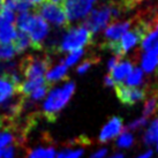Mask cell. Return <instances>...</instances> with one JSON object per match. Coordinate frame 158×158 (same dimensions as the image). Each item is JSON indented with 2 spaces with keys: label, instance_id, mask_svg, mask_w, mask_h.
<instances>
[{
  "label": "cell",
  "instance_id": "obj_1",
  "mask_svg": "<svg viewBox=\"0 0 158 158\" xmlns=\"http://www.w3.org/2000/svg\"><path fill=\"white\" fill-rule=\"evenodd\" d=\"M19 30L26 34L31 42V46L36 50H42L50 35V26L38 14L30 12L19 14L16 19Z\"/></svg>",
  "mask_w": 158,
  "mask_h": 158
},
{
  "label": "cell",
  "instance_id": "obj_2",
  "mask_svg": "<svg viewBox=\"0 0 158 158\" xmlns=\"http://www.w3.org/2000/svg\"><path fill=\"white\" fill-rule=\"evenodd\" d=\"M75 89L76 85L74 82L67 81L61 85L56 87L51 91H48L42 107L45 118L48 120H54L57 118L58 114L64 110V107H66L72 99Z\"/></svg>",
  "mask_w": 158,
  "mask_h": 158
},
{
  "label": "cell",
  "instance_id": "obj_3",
  "mask_svg": "<svg viewBox=\"0 0 158 158\" xmlns=\"http://www.w3.org/2000/svg\"><path fill=\"white\" fill-rule=\"evenodd\" d=\"M150 30H151L150 24L145 22H140L133 29L127 31L118 42H109L106 44V48H109L113 54H115L114 57L120 59L125 54H127L132 48H135L139 43H141L143 37Z\"/></svg>",
  "mask_w": 158,
  "mask_h": 158
},
{
  "label": "cell",
  "instance_id": "obj_4",
  "mask_svg": "<svg viewBox=\"0 0 158 158\" xmlns=\"http://www.w3.org/2000/svg\"><path fill=\"white\" fill-rule=\"evenodd\" d=\"M92 34L84 26L73 27L62 35L61 40L58 44V50L60 52H73L82 48L91 43Z\"/></svg>",
  "mask_w": 158,
  "mask_h": 158
},
{
  "label": "cell",
  "instance_id": "obj_5",
  "mask_svg": "<svg viewBox=\"0 0 158 158\" xmlns=\"http://www.w3.org/2000/svg\"><path fill=\"white\" fill-rule=\"evenodd\" d=\"M120 7L113 6V5H105L99 8L92 9V12L87 16V20L84 22V26L89 29V31L94 34H97L102 31L107 24L120 15Z\"/></svg>",
  "mask_w": 158,
  "mask_h": 158
},
{
  "label": "cell",
  "instance_id": "obj_6",
  "mask_svg": "<svg viewBox=\"0 0 158 158\" xmlns=\"http://www.w3.org/2000/svg\"><path fill=\"white\" fill-rule=\"evenodd\" d=\"M50 69V59L48 56H28L19 65V72L26 80L45 79Z\"/></svg>",
  "mask_w": 158,
  "mask_h": 158
},
{
  "label": "cell",
  "instance_id": "obj_7",
  "mask_svg": "<svg viewBox=\"0 0 158 158\" xmlns=\"http://www.w3.org/2000/svg\"><path fill=\"white\" fill-rule=\"evenodd\" d=\"M97 0H65L62 8L66 13L68 22L79 21L87 18L94 9Z\"/></svg>",
  "mask_w": 158,
  "mask_h": 158
},
{
  "label": "cell",
  "instance_id": "obj_8",
  "mask_svg": "<svg viewBox=\"0 0 158 158\" xmlns=\"http://www.w3.org/2000/svg\"><path fill=\"white\" fill-rule=\"evenodd\" d=\"M38 15L42 16L48 24H52L54 27L61 28L66 27L68 24V19L66 16V13L60 5L52 4L50 1L43 2L38 7Z\"/></svg>",
  "mask_w": 158,
  "mask_h": 158
},
{
  "label": "cell",
  "instance_id": "obj_9",
  "mask_svg": "<svg viewBox=\"0 0 158 158\" xmlns=\"http://www.w3.org/2000/svg\"><path fill=\"white\" fill-rule=\"evenodd\" d=\"M115 92H117V96H118L120 103L126 106L135 105L136 103L143 101L147 96L144 89L131 88L125 84L115 85Z\"/></svg>",
  "mask_w": 158,
  "mask_h": 158
},
{
  "label": "cell",
  "instance_id": "obj_10",
  "mask_svg": "<svg viewBox=\"0 0 158 158\" xmlns=\"http://www.w3.org/2000/svg\"><path fill=\"white\" fill-rule=\"evenodd\" d=\"M123 132V119L119 117H113L111 118L107 123L103 126L101 133H99V142L101 143H106L109 141L113 140L114 137L119 136Z\"/></svg>",
  "mask_w": 158,
  "mask_h": 158
},
{
  "label": "cell",
  "instance_id": "obj_11",
  "mask_svg": "<svg viewBox=\"0 0 158 158\" xmlns=\"http://www.w3.org/2000/svg\"><path fill=\"white\" fill-rule=\"evenodd\" d=\"M131 21H114L105 28L104 37L109 42H118L127 31L131 30Z\"/></svg>",
  "mask_w": 158,
  "mask_h": 158
},
{
  "label": "cell",
  "instance_id": "obj_12",
  "mask_svg": "<svg viewBox=\"0 0 158 158\" xmlns=\"http://www.w3.org/2000/svg\"><path fill=\"white\" fill-rule=\"evenodd\" d=\"M16 95H19L18 85L7 75H0V107H4Z\"/></svg>",
  "mask_w": 158,
  "mask_h": 158
},
{
  "label": "cell",
  "instance_id": "obj_13",
  "mask_svg": "<svg viewBox=\"0 0 158 158\" xmlns=\"http://www.w3.org/2000/svg\"><path fill=\"white\" fill-rule=\"evenodd\" d=\"M133 68H134V65H133L132 61L119 59L117 65L110 70V75L111 77L114 80L115 83L123 84L125 82V80L127 79L129 73L132 72Z\"/></svg>",
  "mask_w": 158,
  "mask_h": 158
},
{
  "label": "cell",
  "instance_id": "obj_14",
  "mask_svg": "<svg viewBox=\"0 0 158 158\" xmlns=\"http://www.w3.org/2000/svg\"><path fill=\"white\" fill-rule=\"evenodd\" d=\"M67 73H68V67L61 61L60 64L53 66L52 68H50L48 70V73L45 75V81H46V83L59 82V81H61L66 77Z\"/></svg>",
  "mask_w": 158,
  "mask_h": 158
},
{
  "label": "cell",
  "instance_id": "obj_15",
  "mask_svg": "<svg viewBox=\"0 0 158 158\" xmlns=\"http://www.w3.org/2000/svg\"><path fill=\"white\" fill-rule=\"evenodd\" d=\"M141 48L143 52L155 53L158 56V31L151 30L143 37L141 42Z\"/></svg>",
  "mask_w": 158,
  "mask_h": 158
},
{
  "label": "cell",
  "instance_id": "obj_16",
  "mask_svg": "<svg viewBox=\"0 0 158 158\" xmlns=\"http://www.w3.org/2000/svg\"><path fill=\"white\" fill-rule=\"evenodd\" d=\"M140 65V68L143 70V73H154L155 70L158 69V56L155 53L144 52L141 57Z\"/></svg>",
  "mask_w": 158,
  "mask_h": 158
},
{
  "label": "cell",
  "instance_id": "obj_17",
  "mask_svg": "<svg viewBox=\"0 0 158 158\" xmlns=\"http://www.w3.org/2000/svg\"><path fill=\"white\" fill-rule=\"evenodd\" d=\"M13 142L19 143V140L13 128L10 127V125L2 126V128L0 129V149H5L8 145H12Z\"/></svg>",
  "mask_w": 158,
  "mask_h": 158
},
{
  "label": "cell",
  "instance_id": "obj_18",
  "mask_svg": "<svg viewBox=\"0 0 158 158\" xmlns=\"http://www.w3.org/2000/svg\"><path fill=\"white\" fill-rule=\"evenodd\" d=\"M19 31L14 24H0V43L10 44L18 37Z\"/></svg>",
  "mask_w": 158,
  "mask_h": 158
},
{
  "label": "cell",
  "instance_id": "obj_19",
  "mask_svg": "<svg viewBox=\"0 0 158 158\" xmlns=\"http://www.w3.org/2000/svg\"><path fill=\"white\" fill-rule=\"evenodd\" d=\"M27 158H57V152L52 147L40 145L31 149L28 152Z\"/></svg>",
  "mask_w": 158,
  "mask_h": 158
},
{
  "label": "cell",
  "instance_id": "obj_20",
  "mask_svg": "<svg viewBox=\"0 0 158 158\" xmlns=\"http://www.w3.org/2000/svg\"><path fill=\"white\" fill-rule=\"evenodd\" d=\"M144 81V73L140 67H134L132 72L129 73L127 79L125 80V85L131 88H139Z\"/></svg>",
  "mask_w": 158,
  "mask_h": 158
},
{
  "label": "cell",
  "instance_id": "obj_21",
  "mask_svg": "<svg viewBox=\"0 0 158 158\" xmlns=\"http://www.w3.org/2000/svg\"><path fill=\"white\" fill-rule=\"evenodd\" d=\"M143 142L147 145L158 143V118L152 120L149 127L147 128L144 135H143Z\"/></svg>",
  "mask_w": 158,
  "mask_h": 158
},
{
  "label": "cell",
  "instance_id": "obj_22",
  "mask_svg": "<svg viewBox=\"0 0 158 158\" xmlns=\"http://www.w3.org/2000/svg\"><path fill=\"white\" fill-rule=\"evenodd\" d=\"M2 6L9 8L10 10H13L14 13H19V14L27 13L31 8V5L28 4L24 0H5Z\"/></svg>",
  "mask_w": 158,
  "mask_h": 158
},
{
  "label": "cell",
  "instance_id": "obj_23",
  "mask_svg": "<svg viewBox=\"0 0 158 158\" xmlns=\"http://www.w3.org/2000/svg\"><path fill=\"white\" fill-rule=\"evenodd\" d=\"M14 48H15V51L16 53H22L24 52L26 50L31 46V42L29 40V37L26 35V34H23L21 31H19V35L18 37L15 38L14 40Z\"/></svg>",
  "mask_w": 158,
  "mask_h": 158
},
{
  "label": "cell",
  "instance_id": "obj_24",
  "mask_svg": "<svg viewBox=\"0 0 158 158\" xmlns=\"http://www.w3.org/2000/svg\"><path fill=\"white\" fill-rule=\"evenodd\" d=\"M158 111V95H152L145 101L144 107H143V117L149 118L152 114Z\"/></svg>",
  "mask_w": 158,
  "mask_h": 158
},
{
  "label": "cell",
  "instance_id": "obj_25",
  "mask_svg": "<svg viewBox=\"0 0 158 158\" xmlns=\"http://www.w3.org/2000/svg\"><path fill=\"white\" fill-rule=\"evenodd\" d=\"M115 144L120 149H128L134 144V135L128 131H123L117 139Z\"/></svg>",
  "mask_w": 158,
  "mask_h": 158
},
{
  "label": "cell",
  "instance_id": "obj_26",
  "mask_svg": "<svg viewBox=\"0 0 158 158\" xmlns=\"http://www.w3.org/2000/svg\"><path fill=\"white\" fill-rule=\"evenodd\" d=\"M82 148H66L57 154V158H82L83 156Z\"/></svg>",
  "mask_w": 158,
  "mask_h": 158
},
{
  "label": "cell",
  "instance_id": "obj_27",
  "mask_svg": "<svg viewBox=\"0 0 158 158\" xmlns=\"http://www.w3.org/2000/svg\"><path fill=\"white\" fill-rule=\"evenodd\" d=\"M14 21H16L15 13L7 7L1 6V8H0V24H13Z\"/></svg>",
  "mask_w": 158,
  "mask_h": 158
},
{
  "label": "cell",
  "instance_id": "obj_28",
  "mask_svg": "<svg viewBox=\"0 0 158 158\" xmlns=\"http://www.w3.org/2000/svg\"><path fill=\"white\" fill-rule=\"evenodd\" d=\"M15 48L12 44H1L0 43V60L2 61H9L15 56Z\"/></svg>",
  "mask_w": 158,
  "mask_h": 158
},
{
  "label": "cell",
  "instance_id": "obj_29",
  "mask_svg": "<svg viewBox=\"0 0 158 158\" xmlns=\"http://www.w3.org/2000/svg\"><path fill=\"white\" fill-rule=\"evenodd\" d=\"M83 54H84L83 48H82V50H76V51H73V52L68 53V56L62 60V62H64L67 67L74 66L75 64H77V62L81 60V58L83 57Z\"/></svg>",
  "mask_w": 158,
  "mask_h": 158
},
{
  "label": "cell",
  "instance_id": "obj_30",
  "mask_svg": "<svg viewBox=\"0 0 158 158\" xmlns=\"http://www.w3.org/2000/svg\"><path fill=\"white\" fill-rule=\"evenodd\" d=\"M48 92V84H45V85H42L38 89H36L34 92H31L27 98L30 99L31 102H40V99H43V98L46 97Z\"/></svg>",
  "mask_w": 158,
  "mask_h": 158
},
{
  "label": "cell",
  "instance_id": "obj_31",
  "mask_svg": "<svg viewBox=\"0 0 158 158\" xmlns=\"http://www.w3.org/2000/svg\"><path fill=\"white\" fill-rule=\"evenodd\" d=\"M147 123H148V119L144 118V117L136 118V119H134V120H133L132 123H128L127 131H128V132H131V131H136V129H140V128L144 127Z\"/></svg>",
  "mask_w": 158,
  "mask_h": 158
},
{
  "label": "cell",
  "instance_id": "obj_32",
  "mask_svg": "<svg viewBox=\"0 0 158 158\" xmlns=\"http://www.w3.org/2000/svg\"><path fill=\"white\" fill-rule=\"evenodd\" d=\"M92 64H94V60L92 59H88V60H84L82 64H80L79 67H77V69H76V72H77V74L79 75H83L85 74L87 72H88L90 68H91Z\"/></svg>",
  "mask_w": 158,
  "mask_h": 158
},
{
  "label": "cell",
  "instance_id": "obj_33",
  "mask_svg": "<svg viewBox=\"0 0 158 158\" xmlns=\"http://www.w3.org/2000/svg\"><path fill=\"white\" fill-rule=\"evenodd\" d=\"M16 157V147L8 145L7 148L2 149V158H15Z\"/></svg>",
  "mask_w": 158,
  "mask_h": 158
},
{
  "label": "cell",
  "instance_id": "obj_34",
  "mask_svg": "<svg viewBox=\"0 0 158 158\" xmlns=\"http://www.w3.org/2000/svg\"><path fill=\"white\" fill-rule=\"evenodd\" d=\"M107 152H109V151H107L106 148H101V149L96 150L94 154H91L90 158H106Z\"/></svg>",
  "mask_w": 158,
  "mask_h": 158
},
{
  "label": "cell",
  "instance_id": "obj_35",
  "mask_svg": "<svg viewBox=\"0 0 158 158\" xmlns=\"http://www.w3.org/2000/svg\"><path fill=\"white\" fill-rule=\"evenodd\" d=\"M104 84H105L106 87H109V88H113L117 85V83L114 82V80L111 77V75H106L105 77H104Z\"/></svg>",
  "mask_w": 158,
  "mask_h": 158
},
{
  "label": "cell",
  "instance_id": "obj_36",
  "mask_svg": "<svg viewBox=\"0 0 158 158\" xmlns=\"http://www.w3.org/2000/svg\"><path fill=\"white\" fill-rule=\"evenodd\" d=\"M142 0H125V7L126 8H132L140 4Z\"/></svg>",
  "mask_w": 158,
  "mask_h": 158
},
{
  "label": "cell",
  "instance_id": "obj_37",
  "mask_svg": "<svg viewBox=\"0 0 158 158\" xmlns=\"http://www.w3.org/2000/svg\"><path fill=\"white\" fill-rule=\"evenodd\" d=\"M118 61H119V58H117V57H112V58H111L110 60L107 61V68H109V70L112 69V68H113V67L117 65V62H118Z\"/></svg>",
  "mask_w": 158,
  "mask_h": 158
},
{
  "label": "cell",
  "instance_id": "obj_38",
  "mask_svg": "<svg viewBox=\"0 0 158 158\" xmlns=\"http://www.w3.org/2000/svg\"><path fill=\"white\" fill-rule=\"evenodd\" d=\"M152 150H147V151H144V152H142V154H140L139 156H136L135 158H151L152 157Z\"/></svg>",
  "mask_w": 158,
  "mask_h": 158
},
{
  "label": "cell",
  "instance_id": "obj_39",
  "mask_svg": "<svg viewBox=\"0 0 158 158\" xmlns=\"http://www.w3.org/2000/svg\"><path fill=\"white\" fill-rule=\"evenodd\" d=\"M24 1H27L28 4H30L31 6H32V5H38V6H40V5H42L43 2H45V0H24Z\"/></svg>",
  "mask_w": 158,
  "mask_h": 158
},
{
  "label": "cell",
  "instance_id": "obj_40",
  "mask_svg": "<svg viewBox=\"0 0 158 158\" xmlns=\"http://www.w3.org/2000/svg\"><path fill=\"white\" fill-rule=\"evenodd\" d=\"M50 2H52V4H56V5H60L61 6V4H64V1L65 0H48Z\"/></svg>",
  "mask_w": 158,
  "mask_h": 158
},
{
  "label": "cell",
  "instance_id": "obj_41",
  "mask_svg": "<svg viewBox=\"0 0 158 158\" xmlns=\"http://www.w3.org/2000/svg\"><path fill=\"white\" fill-rule=\"evenodd\" d=\"M109 158H123V154H115L113 155V156H111V157Z\"/></svg>",
  "mask_w": 158,
  "mask_h": 158
},
{
  "label": "cell",
  "instance_id": "obj_42",
  "mask_svg": "<svg viewBox=\"0 0 158 158\" xmlns=\"http://www.w3.org/2000/svg\"><path fill=\"white\" fill-rule=\"evenodd\" d=\"M155 30L158 31V19H157V21H156V23H155Z\"/></svg>",
  "mask_w": 158,
  "mask_h": 158
},
{
  "label": "cell",
  "instance_id": "obj_43",
  "mask_svg": "<svg viewBox=\"0 0 158 158\" xmlns=\"http://www.w3.org/2000/svg\"><path fill=\"white\" fill-rule=\"evenodd\" d=\"M4 2H5V0H0V8H1V6L4 5Z\"/></svg>",
  "mask_w": 158,
  "mask_h": 158
},
{
  "label": "cell",
  "instance_id": "obj_44",
  "mask_svg": "<svg viewBox=\"0 0 158 158\" xmlns=\"http://www.w3.org/2000/svg\"><path fill=\"white\" fill-rule=\"evenodd\" d=\"M2 126H4V123H2V121H1V120H0V129H1V128H2Z\"/></svg>",
  "mask_w": 158,
  "mask_h": 158
},
{
  "label": "cell",
  "instance_id": "obj_45",
  "mask_svg": "<svg viewBox=\"0 0 158 158\" xmlns=\"http://www.w3.org/2000/svg\"><path fill=\"white\" fill-rule=\"evenodd\" d=\"M0 158H2V149H0Z\"/></svg>",
  "mask_w": 158,
  "mask_h": 158
}]
</instances>
